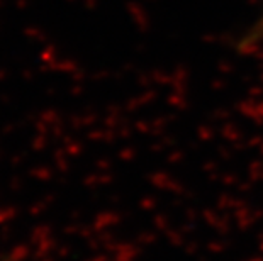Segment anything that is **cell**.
Here are the masks:
<instances>
[{
  "label": "cell",
  "mask_w": 263,
  "mask_h": 261,
  "mask_svg": "<svg viewBox=\"0 0 263 261\" xmlns=\"http://www.w3.org/2000/svg\"><path fill=\"white\" fill-rule=\"evenodd\" d=\"M260 43H263V14H261V17H258V21L246 31V34L241 39L243 46H255V44H260Z\"/></svg>",
  "instance_id": "cell-1"
}]
</instances>
